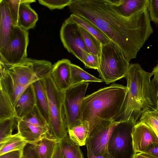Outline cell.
<instances>
[{
  "label": "cell",
  "instance_id": "1",
  "mask_svg": "<svg viewBox=\"0 0 158 158\" xmlns=\"http://www.w3.org/2000/svg\"><path fill=\"white\" fill-rule=\"evenodd\" d=\"M70 12L91 22L122 50L129 62L153 33L148 8L129 17L121 15L109 0H72Z\"/></svg>",
  "mask_w": 158,
  "mask_h": 158
},
{
  "label": "cell",
  "instance_id": "2",
  "mask_svg": "<svg viewBox=\"0 0 158 158\" xmlns=\"http://www.w3.org/2000/svg\"><path fill=\"white\" fill-rule=\"evenodd\" d=\"M152 76L138 63L130 64L125 77L127 81L126 97L114 121L118 123L133 119L136 123L145 112L156 111L158 96L155 81L151 79Z\"/></svg>",
  "mask_w": 158,
  "mask_h": 158
},
{
  "label": "cell",
  "instance_id": "3",
  "mask_svg": "<svg viewBox=\"0 0 158 158\" xmlns=\"http://www.w3.org/2000/svg\"><path fill=\"white\" fill-rule=\"evenodd\" d=\"M127 93V86L113 83L85 96L80 110L82 122L96 118L113 120L119 113Z\"/></svg>",
  "mask_w": 158,
  "mask_h": 158
},
{
  "label": "cell",
  "instance_id": "4",
  "mask_svg": "<svg viewBox=\"0 0 158 158\" xmlns=\"http://www.w3.org/2000/svg\"><path fill=\"white\" fill-rule=\"evenodd\" d=\"M130 64L119 47L110 40L102 45L99 67V76L106 84L125 77Z\"/></svg>",
  "mask_w": 158,
  "mask_h": 158
},
{
  "label": "cell",
  "instance_id": "5",
  "mask_svg": "<svg viewBox=\"0 0 158 158\" xmlns=\"http://www.w3.org/2000/svg\"><path fill=\"white\" fill-rule=\"evenodd\" d=\"M43 80L48 103L50 137L59 141L68 135L63 107L64 92L59 90L50 74Z\"/></svg>",
  "mask_w": 158,
  "mask_h": 158
},
{
  "label": "cell",
  "instance_id": "6",
  "mask_svg": "<svg viewBox=\"0 0 158 158\" xmlns=\"http://www.w3.org/2000/svg\"><path fill=\"white\" fill-rule=\"evenodd\" d=\"M52 66L48 60L27 58L14 65H0V69L6 72L15 83L28 86L49 75Z\"/></svg>",
  "mask_w": 158,
  "mask_h": 158
},
{
  "label": "cell",
  "instance_id": "7",
  "mask_svg": "<svg viewBox=\"0 0 158 158\" xmlns=\"http://www.w3.org/2000/svg\"><path fill=\"white\" fill-rule=\"evenodd\" d=\"M136 123L133 119L118 123L110 133L107 152L110 158H134L136 154L133 145L132 133Z\"/></svg>",
  "mask_w": 158,
  "mask_h": 158
},
{
  "label": "cell",
  "instance_id": "8",
  "mask_svg": "<svg viewBox=\"0 0 158 158\" xmlns=\"http://www.w3.org/2000/svg\"><path fill=\"white\" fill-rule=\"evenodd\" d=\"M89 123V133L86 143L87 151L95 156L110 158L107 151L108 143L111 132L118 122L96 118Z\"/></svg>",
  "mask_w": 158,
  "mask_h": 158
},
{
  "label": "cell",
  "instance_id": "9",
  "mask_svg": "<svg viewBox=\"0 0 158 158\" xmlns=\"http://www.w3.org/2000/svg\"><path fill=\"white\" fill-rule=\"evenodd\" d=\"M28 35V31L15 26L9 40L0 48V63L6 66H13L27 58Z\"/></svg>",
  "mask_w": 158,
  "mask_h": 158
},
{
  "label": "cell",
  "instance_id": "10",
  "mask_svg": "<svg viewBox=\"0 0 158 158\" xmlns=\"http://www.w3.org/2000/svg\"><path fill=\"white\" fill-rule=\"evenodd\" d=\"M89 83L83 82L71 86L64 92L63 107L68 130L82 123L80 110Z\"/></svg>",
  "mask_w": 158,
  "mask_h": 158
},
{
  "label": "cell",
  "instance_id": "11",
  "mask_svg": "<svg viewBox=\"0 0 158 158\" xmlns=\"http://www.w3.org/2000/svg\"><path fill=\"white\" fill-rule=\"evenodd\" d=\"M61 42L68 52L81 62L88 53L79 26L70 16L64 22L60 32Z\"/></svg>",
  "mask_w": 158,
  "mask_h": 158
},
{
  "label": "cell",
  "instance_id": "12",
  "mask_svg": "<svg viewBox=\"0 0 158 158\" xmlns=\"http://www.w3.org/2000/svg\"><path fill=\"white\" fill-rule=\"evenodd\" d=\"M15 26L28 31L34 28L38 20V16L30 6L36 0H6Z\"/></svg>",
  "mask_w": 158,
  "mask_h": 158
},
{
  "label": "cell",
  "instance_id": "13",
  "mask_svg": "<svg viewBox=\"0 0 158 158\" xmlns=\"http://www.w3.org/2000/svg\"><path fill=\"white\" fill-rule=\"evenodd\" d=\"M132 137L136 153L143 152L150 145L158 143V137L154 131L140 121L134 127Z\"/></svg>",
  "mask_w": 158,
  "mask_h": 158
},
{
  "label": "cell",
  "instance_id": "14",
  "mask_svg": "<svg viewBox=\"0 0 158 158\" xmlns=\"http://www.w3.org/2000/svg\"><path fill=\"white\" fill-rule=\"evenodd\" d=\"M71 64L69 59H63L52 66L50 75L61 92H64L71 86Z\"/></svg>",
  "mask_w": 158,
  "mask_h": 158
},
{
  "label": "cell",
  "instance_id": "15",
  "mask_svg": "<svg viewBox=\"0 0 158 158\" xmlns=\"http://www.w3.org/2000/svg\"><path fill=\"white\" fill-rule=\"evenodd\" d=\"M17 128L18 132L29 143L34 144L45 136L50 137L49 127H41L22 119H18Z\"/></svg>",
  "mask_w": 158,
  "mask_h": 158
},
{
  "label": "cell",
  "instance_id": "16",
  "mask_svg": "<svg viewBox=\"0 0 158 158\" xmlns=\"http://www.w3.org/2000/svg\"><path fill=\"white\" fill-rule=\"evenodd\" d=\"M0 48L8 42L15 26L6 0H0Z\"/></svg>",
  "mask_w": 158,
  "mask_h": 158
},
{
  "label": "cell",
  "instance_id": "17",
  "mask_svg": "<svg viewBox=\"0 0 158 158\" xmlns=\"http://www.w3.org/2000/svg\"><path fill=\"white\" fill-rule=\"evenodd\" d=\"M36 104L35 91L32 84L22 94L14 106L17 119L23 118L33 109Z\"/></svg>",
  "mask_w": 158,
  "mask_h": 158
},
{
  "label": "cell",
  "instance_id": "18",
  "mask_svg": "<svg viewBox=\"0 0 158 158\" xmlns=\"http://www.w3.org/2000/svg\"><path fill=\"white\" fill-rule=\"evenodd\" d=\"M122 16L129 17L147 8L150 0H109Z\"/></svg>",
  "mask_w": 158,
  "mask_h": 158
},
{
  "label": "cell",
  "instance_id": "19",
  "mask_svg": "<svg viewBox=\"0 0 158 158\" xmlns=\"http://www.w3.org/2000/svg\"><path fill=\"white\" fill-rule=\"evenodd\" d=\"M28 86L16 84L6 72L0 70V89L5 92L14 107L21 95Z\"/></svg>",
  "mask_w": 158,
  "mask_h": 158
},
{
  "label": "cell",
  "instance_id": "20",
  "mask_svg": "<svg viewBox=\"0 0 158 158\" xmlns=\"http://www.w3.org/2000/svg\"><path fill=\"white\" fill-rule=\"evenodd\" d=\"M36 98V105L48 123L49 121L48 103L43 79L33 84Z\"/></svg>",
  "mask_w": 158,
  "mask_h": 158
},
{
  "label": "cell",
  "instance_id": "21",
  "mask_svg": "<svg viewBox=\"0 0 158 158\" xmlns=\"http://www.w3.org/2000/svg\"><path fill=\"white\" fill-rule=\"evenodd\" d=\"M58 142L56 139L46 136L32 144L39 158H52Z\"/></svg>",
  "mask_w": 158,
  "mask_h": 158
},
{
  "label": "cell",
  "instance_id": "22",
  "mask_svg": "<svg viewBox=\"0 0 158 158\" xmlns=\"http://www.w3.org/2000/svg\"><path fill=\"white\" fill-rule=\"evenodd\" d=\"M72 19L80 26L86 29L95 37L102 45L108 43L110 40L96 26L90 21L80 16L72 14Z\"/></svg>",
  "mask_w": 158,
  "mask_h": 158
},
{
  "label": "cell",
  "instance_id": "23",
  "mask_svg": "<svg viewBox=\"0 0 158 158\" xmlns=\"http://www.w3.org/2000/svg\"><path fill=\"white\" fill-rule=\"evenodd\" d=\"M62 158H84L80 146L68 135L58 141Z\"/></svg>",
  "mask_w": 158,
  "mask_h": 158
},
{
  "label": "cell",
  "instance_id": "24",
  "mask_svg": "<svg viewBox=\"0 0 158 158\" xmlns=\"http://www.w3.org/2000/svg\"><path fill=\"white\" fill-rule=\"evenodd\" d=\"M27 143L19 132L13 134L0 143V155L13 151L23 150Z\"/></svg>",
  "mask_w": 158,
  "mask_h": 158
},
{
  "label": "cell",
  "instance_id": "25",
  "mask_svg": "<svg viewBox=\"0 0 158 158\" xmlns=\"http://www.w3.org/2000/svg\"><path fill=\"white\" fill-rule=\"evenodd\" d=\"M68 135L71 139L80 146L86 144L89 133V124L87 121H83L68 130Z\"/></svg>",
  "mask_w": 158,
  "mask_h": 158
},
{
  "label": "cell",
  "instance_id": "26",
  "mask_svg": "<svg viewBox=\"0 0 158 158\" xmlns=\"http://www.w3.org/2000/svg\"><path fill=\"white\" fill-rule=\"evenodd\" d=\"M71 86L83 82H103L101 79L88 73L78 65L71 64Z\"/></svg>",
  "mask_w": 158,
  "mask_h": 158
},
{
  "label": "cell",
  "instance_id": "27",
  "mask_svg": "<svg viewBox=\"0 0 158 158\" xmlns=\"http://www.w3.org/2000/svg\"><path fill=\"white\" fill-rule=\"evenodd\" d=\"M12 117H16L14 107L5 92L0 89V121Z\"/></svg>",
  "mask_w": 158,
  "mask_h": 158
},
{
  "label": "cell",
  "instance_id": "28",
  "mask_svg": "<svg viewBox=\"0 0 158 158\" xmlns=\"http://www.w3.org/2000/svg\"><path fill=\"white\" fill-rule=\"evenodd\" d=\"M79 27L85 43L89 52L100 57L102 45L101 43L86 29L80 26Z\"/></svg>",
  "mask_w": 158,
  "mask_h": 158
},
{
  "label": "cell",
  "instance_id": "29",
  "mask_svg": "<svg viewBox=\"0 0 158 158\" xmlns=\"http://www.w3.org/2000/svg\"><path fill=\"white\" fill-rule=\"evenodd\" d=\"M18 119L12 117L0 121V143L3 142L11 136L15 126H17Z\"/></svg>",
  "mask_w": 158,
  "mask_h": 158
},
{
  "label": "cell",
  "instance_id": "30",
  "mask_svg": "<svg viewBox=\"0 0 158 158\" xmlns=\"http://www.w3.org/2000/svg\"><path fill=\"white\" fill-rule=\"evenodd\" d=\"M21 119L41 127H49L48 123L41 113L36 105L31 111Z\"/></svg>",
  "mask_w": 158,
  "mask_h": 158
},
{
  "label": "cell",
  "instance_id": "31",
  "mask_svg": "<svg viewBox=\"0 0 158 158\" xmlns=\"http://www.w3.org/2000/svg\"><path fill=\"white\" fill-rule=\"evenodd\" d=\"M139 121L151 128L158 137V114L154 111H148L143 113L139 118Z\"/></svg>",
  "mask_w": 158,
  "mask_h": 158
},
{
  "label": "cell",
  "instance_id": "32",
  "mask_svg": "<svg viewBox=\"0 0 158 158\" xmlns=\"http://www.w3.org/2000/svg\"><path fill=\"white\" fill-rule=\"evenodd\" d=\"M72 0H39V2L51 10L61 9L66 6H69Z\"/></svg>",
  "mask_w": 158,
  "mask_h": 158
},
{
  "label": "cell",
  "instance_id": "33",
  "mask_svg": "<svg viewBox=\"0 0 158 158\" xmlns=\"http://www.w3.org/2000/svg\"><path fill=\"white\" fill-rule=\"evenodd\" d=\"M82 62L85 68L97 70L99 65L100 57L90 53H88Z\"/></svg>",
  "mask_w": 158,
  "mask_h": 158
},
{
  "label": "cell",
  "instance_id": "34",
  "mask_svg": "<svg viewBox=\"0 0 158 158\" xmlns=\"http://www.w3.org/2000/svg\"><path fill=\"white\" fill-rule=\"evenodd\" d=\"M148 10L150 20L158 24V0H150Z\"/></svg>",
  "mask_w": 158,
  "mask_h": 158
},
{
  "label": "cell",
  "instance_id": "35",
  "mask_svg": "<svg viewBox=\"0 0 158 158\" xmlns=\"http://www.w3.org/2000/svg\"><path fill=\"white\" fill-rule=\"evenodd\" d=\"M23 150L13 151L0 155V158H21Z\"/></svg>",
  "mask_w": 158,
  "mask_h": 158
},
{
  "label": "cell",
  "instance_id": "36",
  "mask_svg": "<svg viewBox=\"0 0 158 158\" xmlns=\"http://www.w3.org/2000/svg\"><path fill=\"white\" fill-rule=\"evenodd\" d=\"M143 152L151 154L158 158V143L149 146Z\"/></svg>",
  "mask_w": 158,
  "mask_h": 158
},
{
  "label": "cell",
  "instance_id": "37",
  "mask_svg": "<svg viewBox=\"0 0 158 158\" xmlns=\"http://www.w3.org/2000/svg\"><path fill=\"white\" fill-rule=\"evenodd\" d=\"M151 73L154 76V78L155 83L157 85V95L158 96V62L156 65L153 69Z\"/></svg>",
  "mask_w": 158,
  "mask_h": 158
},
{
  "label": "cell",
  "instance_id": "38",
  "mask_svg": "<svg viewBox=\"0 0 158 158\" xmlns=\"http://www.w3.org/2000/svg\"><path fill=\"white\" fill-rule=\"evenodd\" d=\"M21 158H39V157L35 152L28 151L23 153Z\"/></svg>",
  "mask_w": 158,
  "mask_h": 158
},
{
  "label": "cell",
  "instance_id": "39",
  "mask_svg": "<svg viewBox=\"0 0 158 158\" xmlns=\"http://www.w3.org/2000/svg\"><path fill=\"white\" fill-rule=\"evenodd\" d=\"M134 158H157L151 154L140 152L135 154Z\"/></svg>",
  "mask_w": 158,
  "mask_h": 158
},
{
  "label": "cell",
  "instance_id": "40",
  "mask_svg": "<svg viewBox=\"0 0 158 158\" xmlns=\"http://www.w3.org/2000/svg\"><path fill=\"white\" fill-rule=\"evenodd\" d=\"M52 158H62L59 142L57 143L54 153Z\"/></svg>",
  "mask_w": 158,
  "mask_h": 158
},
{
  "label": "cell",
  "instance_id": "41",
  "mask_svg": "<svg viewBox=\"0 0 158 158\" xmlns=\"http://www.w3.org/2000/svg\"><path fill=\"white\" fill-rule=\"evenodd\" d=\"M87 156L88 158H108L103 156H94L88 151H87Z\"/></svg>",
  "mask_w": 158,
  "mask_h": 158
},
{
  "label": "cell",
  "instance_id": "42",
  "mask_svg": "<svg viewBox=\"0 0 158 158\" xmlns=\"http://www.w3.org/2000/svg\"><path fill=\"white\" fill-rule=\"evenodd\" d=\"M156 112L158 114V101L157 102V109Z\"/></svg>",
  "mask_w": 158,
  "mask_h": 158
}]
</instances>
